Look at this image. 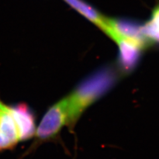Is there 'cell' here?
<instances>
[{
  "instance_id": "6da1fadb",
  "label": "cell",
  "mask_w": 159,
  "mask_h": 159,
  "mask_svg": "<svg viewBox=\"0 0 159 159\" xmlns=\"http://www.w3.org/2000/svg\"><path fill=\"white\" fill-rule=\"evenodd\" d=\"M117 80V73L111 67L99 70L89 76L67 96L68 121L67 127L73 133L78 120L87 108L110 89Z\"/></svg>"
},
{
  "instance_id": "7a4b0ae2",
  "label": "cell",
  "mask_w": 159,
  "mask_h": 159,
  "mask_svg": "<svg viewBox=\"0 0 159 159\" xmlns=\"http://www.w3.org/2000/svg\"><path fill=\"white\" fill-rule=\"evenodd\" d=\"M68 121V104L66 96L49 107L40 121L34 135V141L25 155L44 143L58 142L64 127Z\"/></svg>"
},
{
  "instance_id": "3957f363",
  "label": "cell",
  "mask_w": 159,
  "mask_h": 159,
  "mask_svg": "<svg viewBox=\"0 0 159 159\" xmlns=\"http://www.w3.org/2000/svg\"><path fill=\"white\" fill-rule=\"evenodd\" d=\"M21 141V132L14 107L0 99V151L13 148Z\"/></svg>"
},
{
  "instance_id": "277c9868",
  "label": "cell",
  "mask_w": 159,
  "mask_h": 159,
  "mask_svg": "<svg viewBox=\"0 0 159 159\" xmlns=\"http://www.w3.org/2000/svg\"><path fill=\"white\" fill-rule=\"evenodd\" d=\"M112 39L119 48V65L121 71L125 74L131 72L137 66L145 48L137 43L122 37H116Z\"/></svg>"
},
{
  "instance_id": "5b68a950",
  "label": "cell",
  "mask_w": 159,
  "mask_h": 159,
  "mask_svg": "<svg viewBox=\"0 0 159 159\" xmlns=\"http://www.w3.org/2000/svg\"><path fill=\"white\" fill-rule=\"evenodd\" d=\"M64 1L78 13H80L82 16L88 19L89 21L96 25L102 31L105 29L107 21V18L103 16L100 13H99L90 5L83 1V0H64Z\"/></svg>"
},
{
  "instance_id": "8992f818",
  "label": "cell",
  "mask_w": 159,
  "mask_h": 159,
  "mask_svg": "<svg viewBox=\"0 0 159 159\" xmlns=\"http://www.w3.org/2000/svg\"><path fill=\"white\" fill-rule=\"evenodd\" d=\"M144 30L151 43H159V6L154 10L151 20L144 25Z\"/></svg>"
}]
</instances>
